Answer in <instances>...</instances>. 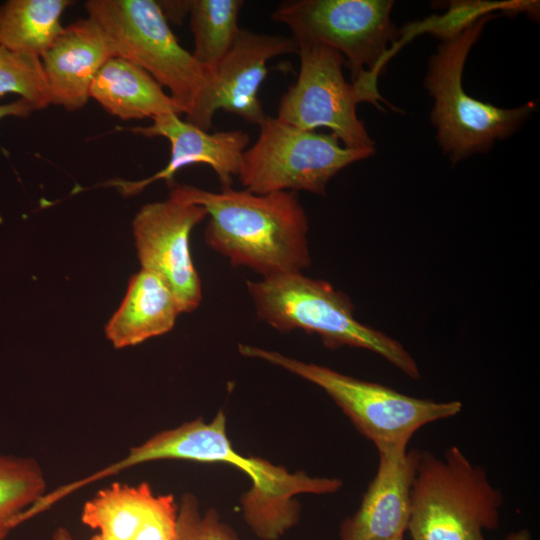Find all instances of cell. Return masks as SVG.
Returning a JSON list of instances; mask_svg holds the SVG:
<instances>
[{
	"label": "cell",
	"mask_w": 540,
	"mask_h": 540,
	"mask_svg": "<svg viewBox=\"0 0 540 540\" xmlns=\"http://www.w3.org/2000/svg\"><path fill=\"white\" fill-rule=\"evenodd\" d=\"M112 56L104 32L89 17L64 27L41 57L50 104L67 111L83 108L90 98L94 78Z\"/></svg>",
	"instance_id": "16"
},
{
	"label": "cell",
	"mask_w": 540,
	"mask_h": 540,
	"mask_svg": "<svg viewBox=\"0 0 540 540\" xmlns=\"http://www.w3.org/2000/svg\"><path fill=\"white\" fill-rule=\"evenodd\" d=\"M89 96L121 120L153 119L168 113L182 115L169 93L145 70L118 56H112L101 67Z\"/></svg>",
	"instance_id": "18"
},
{
	"label": "cell",
	"mask_w": 540,
	"mask_h": 540,
	"mask_svg": "<svg viewBox=\"0 0 540 540\" xmlns=\"http://www.w3.org/2000/svg\"><path fill=\"white\" fill-rule=\"evenodd\" d=\"M207 216L199 205L171 194L143 205L132 221L139 262L159 276L175 295L182 313L192 312L202 300L201 281L193 264L190 234Z\"/></svg>",
	"instance_id": "11"
},
{
	"label": "cell",
	"mask_w": 540,
	"mask_h": 540,
	"mask_svg": "<svg viewBox=\"0 0 540 540\" xmlns=\"http://www.w3.org/2000/svg\"><path fill=\"white\" fill-rule=\"evenodd\" d=\"M298 49L293 37L240 29L213 71L208 91L186 121L209 131L214 114L222 109L259 126L267 117L258 97L268 72L267 62L277 56L297 54Z\"/></svg>",
	"instance_id": "12"
},
{
	"label": "cell",
	"mask_w": 540,
	"mask_h": 540,
	"mask_svg": "<svg viewBox=\"0 0 540 540\" xmlns=\"http://www.w3.org/2000/svg\"><path fill=\"white\" fill-rule=\"evenodd\" d=\"M521 6L523 4L520 2H455L444 16L428 20L423 26L416 28L429 31L444 41L458 35L479 18L491 14L494 9L503 7L511 11Z\"/></svg>",
	"instance_id": "24"
},
{
	"label": "cell",
	"mask_w": 540,
	"mask_h": 540,
	"mask_svg": "<svg viewBox=\"0 0 540 540\" xmlns=\"http://www.w3.org/2000/svg\"><path fill=\"white\" fill-rule=\"evenodd\" d=\"M17 94L38 109L50 105L41 59L12 52L0 44V98Z\"/></svg>",
	"instance_id": "22"
},
{
	"label": "cell",
	"mask_w": 540,
	"mask_h": 540,
	"mask_svg": "<svg viewBox=\"0 0 540 540\" xmlns=\"http://www.w3.org/2000/svg\"><path fill=\"white\" fill-rule=\"evenodd\" d=\"M147 138L164 137L170 142V159L156 174L140 181L113 180L107 185L117 187L123 194L131 195L142 191L157 180L172 183L176 172L186 166L208 165L216 173L224 188L232 187L239 174L243 154L250 137L241 129L210 133L186 120L180 115L168 113L152 119L149 126L117 127Z\"/></svg>",
	"instance_id": "13"
},
{
	"label": "cell",
	"mask_w": 540,
	"mask_h": 540,
	"mask_svg": "<svg viewBox=\"0 0 540 540\" xmlns=\"http://www.w3.org/2000/svg\"><path fill=\"white\" fill-rule=\"evenodd\" d=\"M504 540H532L531 532L527 528H522L510 532Z\"/></svg>",
	"instance_id": "28"
},
{
	"label": "cell",
	"mask_w": 540,
	"mask_h": 540,
	"mask_svg": "<svg viewBox=\"0 0 540 540\" xmlns=\"http://www.w3.org/2000/svg\"><path fill=\"white\" fill-rule=\"evenodd\" d=\"M84 6L114 56L145 70L169 91L185 120L189 119L208 91L212 74L179 44L158 2L89 0Z\"/></svg>",
	"instance_id": "8"
},
{
	"label": "cell",
	"mask_w": 540,
	"mask_h": 540,
	"mask_svg": "<svg viewBox=\"0 0 540 540\" xmlns=\"http://www.w3.org/2000/svg\"><path fill=\"white\" fill-rule=\"evenodd\" d=\"M243 5L242 0H190L192 54L211 74L241 29L238 19Z\"/></svg>",
	"instance_id": "20"
},
{
	"label": "cell",
	"mask_w": 540,
	"mask_h": 540,
	"mask_svg": "<svg viewBox=\"0 0 540 540\" xmlns=\"http://www.w3.org/2000/svg\"><path fill=\"white\" fill-rule=\"evenodd\" d=\"M239 352L279 366L321 388L377 451L407 449L422 427L454 417L462 410L457 400L435 401L412 397L371 381L358 379L280 352L239 344Z\"/></svg>",
	"instance_id": "5"
},
{
	"label": "cell",
	"mask_w": 540,
	"mask_h": 540,
	"mask_svg": "<svg viewBox=\"0 0 540 540\" xmlns=\"http://www.w3.org/2000/svg\"><path fill=\"white\" fill-rule=\"evenodd\" d=\"M418 450H378V466L356 512L339 527V540H392L404 536Z\"/></svg>",
	"instance_id": "14"
},
{
	"label": "cell",
	"mask_w": 540,
	"mask_h": 540,
	"mask_svg": "<svg viewBox=\"0 0 540 540\" xmlns=\"http://www.w3.org/2000/svg\"><path fill=\"white\" fill-rule=\"evenodd\" d=\"M178 504L151 486L115 482L83 505L81 522L109 540H174Z\"/></svg>",
	"instance_id": "15"
},
{
	"label": "cell",
	"mask_w": 540,
	"mask_h": 540,
	"mask_svg": "<svg viewBox=\"0 0 540 540\" xmlns=\"http://www.w3.org/2000/svg\"><path fill=\"white\" fill-rule=\"evenodd\" d=\"M247 289L258 317L274 329L316 334L329 349L349 346L372 351L409 378L420 379L419 366L405 347L357 321L349 297L327 281L296 272L248 281Z\"/></svg>",
	"instance_id": "3"
},
{
	"label": "cell",
	"mask_w": 540,
	"mask_h": 540,
	"mask_svg": "<svg viewBox=\"0 0 540 540\" xmlns=\"http://www.w3.org/2000/svg\"><path fill=\"white\" fill-rule=\"evenodd\" d=\"M169 194L206 210L205 242L231 264L263 278L310 266L308 219L296 192L255 194L232 187L212 192L173 185Z\"/></svg>",
	"instance_id": "2"
},
{
	"label": "cell",
	"mask_w": 540,
	"mask_h": 540,
	"mask_svg": "<svg viewBox=\"0 0 540 540\" xmlns=\"http://www.w3.org/2000/svg\"><path fill=\"white\" fill-rule=\"evenodd\" d=\"M502 491L457 446L418 450L407 533L411 540H486L499 527Z\"/></svg>",
	"instance_id": "4"
},
{
	"label": "cell",
	"mask_w": 540,
	"mask_h": 540,
	"mask_svg": "<svg viewBox=\"0 0 540 540\" xmlns=\"http://www.w3.org/2000/svg\"><path fill=\"white\" fill-rule=\"evenodd\" d=\"M180 313L168 285L141 269L130 278L121 305L105 327L106 337L117 349L134 346L169 332Z\"/></svg>",
	"instance_id": "17"
},
{
	"label": "cell",
	"mask_w": 540,
	"mask_h": 540,
	"mask_svg": "<svg viewBox=\"0 0 540 540\" xmlns=\"http://www.w3.org/2000/svg\"><path fill=\"white\" fill-rule=\"evenodd\" d=\"M165 459L224 463L243 470L252 481L251 489L241 499L243 516L263 540H277L297 523V495L331 494L343 486L339 478L312 477L303 471L291 473L260 457L242 456L227 437L222 410L210 422L198 418L156 433L131 447L121 460L98 470L96 477L101 480L139 464Z\"/></svg>",
	"instance_id": "1"
},
{
	"label": "cell",
	"mask_w": 540,
	"mask_h": 540,
	"mask_svg": "<svg viewBox=\"0 0 540 540\" xmlns=\"http://www.w3.org/2000/svg\"><path fill=\"white\" fill-rule=\"evenodd\" d=\"M493 18L495 15L487 14L442 41L429 60L424 87L434 99L431 122L440 147L452 163L487 152L496 140L510 137L536 108L534 102L500 108L474 99L463 88L469 51Z\"/></svg>",
	"instance_id": "6"
},
{
	"label": "cell",
	"mask_w": 540,
	"mask_h": 540,
	"mask_svg": "<svg viewBox=\"0 0 540 540\" xmlns=\"http://www.w3.org/2000/svg\"><path fill=\"white\" fill-rule=\"evenodd\" d=\"M70 0H9L0 5V44L8 50L41 57L64 30L61 17Z\"/></svg>",
	"instance_id": "19"
},
{
	"label": "cell",
	"mask_w": 540,
	"mask_h": 540,
	"mask_svg": "<svg viewBox=\"0 0 540 540\" xmlns=\"http://www.w3.org/2000/svg\"><path fill=\"white\" fill-rule=\"evenodd\" d=\"M36 110L39 109L35 104L19 98L11 103L0 104V120L6 117L27 118Z\"/></svg>",
	"instance_id": "25"
},
{
	"label": "cell",
	"mask_w": 540,
	"mask_h": 540,
	"mask_svg": "<svg viewBox=\"0 0 540 540\" xmlns=\"http://www.w3.org/2000/svg\"><path fill=\"white\" fill-rule=\"evenodd\" d=\"M40 464L31 457L0 453V540L17 527L19 516L46 493Z\"/></svg>",
	"instance_id": "21"
},
{
	"label": "cell",
	"mask_w": 540,
	"mask_h": 540,
	"mask_svg": "<svg viewBox=\"0 0 540 540\" xmlns=\"http://www.w3.org/2000/svg\"><path fill=\"white\" fill-rule=\"evenodd\" d=\"M90 540H109V539H107V538L101 536L100 534L96 533L94 536H92L90 538Z\"/></svg>",
	"instance_id": "29"
},
{
	"label": "cell",
	"mask_w": 540,
	"mask_h": 540,
	"mask_svg": "<svg viewBox=\"0 0 540 540\" xmlns=\"http://www.w3.org/2000/svg\"><path fill=\"white\" fill-rule=\"evenodd\" d=\"M50 540H76L69 529L64 526L57 527L51 535Z\"/></svg>",
	"instance_id": "27"
},
{
	"label": "cell",
	"mask_w": 540,
	"mask_h": 540,
	"mask_svg": "<svg viewBox=\"0 0 540 540\" xmlns=\"http://www.w3.org/2000/svg\"><path fill=\"white\" fill-rule=\"evenodd\" d=\"M298 47V77L281 96L276 118L302 130L326 127L346 148L375 151V142L356 111L359 103L371 101L345 80L342 55L322 44Z\"/></svg>",
	"instance_id": "10"
},
{
	"label": "cell",
	"mask_w": 540,
	"mask_h": 540,
	"mask_svg": "<svg viewBox=\"0 0 540 540\" xmlns=\"http://www.w3.org/2000/svg\"><path fill=\"white\" fill-rule=\"evenodd\" d=\"M374 153L341 146L332 133L298 129L267 116L257 140L243 154L238 177L255 194L306 191L324 196L339 171Z\"/></svg>",
	"instance_id": "9"
},
{
	"label": "cell",
	"mask_w": 540,
	"mask_h": 540,
	"mask_svg": "<svg viewBox=\"0 0 540 540\" xmlns=\"http://www.w3.org/2000/svg\"><path fill=\"white\" fill-rule=\"evenodd\" d=\"M157 2L167 21L179 22L189 13L190 0Z\"/></svg>",
	"instance_id": "26"
},
{
	"label": "cell",
	"mask_w": 540,
	"mask_h": 540,
	"mask_svg": "<svg viewBox=\"0 0 540 540\" xmlns=\"http://www.w3.org/2000/svg\"><path fill=\"white\" fill-rule=\"evenodd\" d=\"M174 540H239L231 527L223 523L213 509L204 514L192 494L182 496L178 504Z\"/></svg>",
	"instance_id": "23"
},
{
	"label": "cell",
	"mask_w": 540,
	"mask_h": 540,
	"mask_svg": "<svg viewBox=\"0 0 540 540\" xmlns=\"http://www.w3.org/2000/svg\"><path fill=\"white\" fill-rule=\"evenodd\" d=\"M392 540H405V538H404V536H398V537H396V538H394Z\"/></svg>",
	"instance_id": "30"
},
{
	"label": "cell",
	"mask_w": 540,
	"mask_h": 540,
	"mask_svg": "<svg viewBox=\"0 0 540 540\" xmlns=\"http://www.w3.org/2000/svg\"><path fill=\"white\" fill-rule=\"evenodd\" d=\"M390 0H288L271 13L297 44H322L339 52L351 83L381 108L377 79L396 45Z\"/></svg>",
	"instance_id": "7"
}]
</instances>
